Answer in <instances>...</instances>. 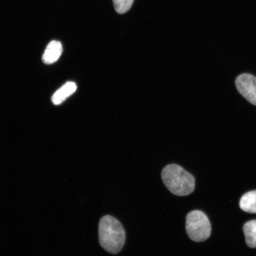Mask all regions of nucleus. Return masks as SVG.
<instances>
[{
  "label": "nucleus",
  "mask_w": 256,
  "mask_h": 256,
  "mask_svg": "<svg viewBox=\"0 0 256 256\" xmlns=\"http://www.w3.org/2000/svg\"><path fill=\"white\" fill-rule=\"evenodd\" d=\"M246 244L250 248H256V220L246 222L243 226Z\"/></svg>",
  "instance_id": "nucleus-8"
},
{
  "label": "nucleus",
  "mask_w": 256,
  "mask_h": 256,
  "mask_svg": "<svg viewBox=\"0 0 256 256\" xmlns=\"http://www.w3.org/2000/svg\"><path fill=\"white\" fill-rule=\"evenodd\" d=\"M238 90L250 103L256 106V76L244 73L236 80Z\"/></svg>",
  "instance_id": "nucleus-4"
},
{
  "label": "nucleus",
  "mask_w": 256,
  "mask_h": 256,
  "mask_svg": "<svg viewBox=\"0 0 256 256\" xmlns=\"http://www.w3.org/2000/svg\"><path fill=\"white\" fill-rule=\"evenodd\" d=\"M186 229L188 238L196 242L206 241L211 233L209 219L206 214L198 210L192 211L188 214Z\"/></svg>",
  "instance_id": "nucleus-3"
},
{
  "label": "nucleus",
  "mask_w": 256,
  "mask_h": 256,
  "mask_svg": "<svg viewBox=\"0 0 256 256\" xmlns=\"http://www.w3.org/2000/svg\"><path fill=\"white\" fill-rule=\"evenodd\" d=\"M162 178L166 187L177 196H187L194 190V176L177 164L166 166L162 170Z\"/></svg>",
  "instance_id": "nucleus-2"
},
{
  "label": "nucleus",
  "mask_w": 256,
  "mask_h": 256,
  "mask_svg": "<svg viewBox=\"0 0 256 256\" xmlns=\"http://www.w3.org/2000/svg\"><path fill=\"white\" fill-rule=\"evenodd\" d=\"M240 207L246 212L256 214V190L243 195L240 201Z\"/></svg>",
  "instance_id": "nucleus-7"
},
{
  "label": "nucleus",
  "mask_w": 256,
  "mask_h": 256,
  "mask_svg": "<svg viewBox=\"0 0 256 256\" xmlns=\"http://www.w3.org/2000/svg\"><path fill=\"white\" fill-rule=\"evenodd\" d=\"M76 85L75 82H70L64 84L62 88L56 92L52 98L53 104L58 105L76 91Z\"/></svg>",
  "instance_id": "nucleus-6"
},
{
  "label": "nucleus",
  "mask_w": 256,
  "mask_h": 256,
  "mask_svg": "<svg viewBox=\"0 0 256 256\" xmlns=\"http://www.w3.org/2000/svg\"><path fill=\"white\" fill-rule=\"evenodd\" d=\"M134 0H113L115 10L119 14H126L129 11Z\"/></svg>",
  "instance_id": "nucleus-9"
},
{
  "label": "nucleus",
  "mask_w": 256,
  "mask_h": 256,
  "mask_svg": "<svg viewBox=\"0 0 256 256\" xmlns=\"http://www.w3.org/2000/svg\"><path fill=\"white\" fill-rule=\"evenodd\" d=\"M62 46L59 41L52 40L48 44L42 57L44 63L51 64L56 62L62 56Z\"/></svg>",
  "instance_id": "nucleus-5"
},
{
  "label": "nucleus",
  "mask_w": 256,
  "mask_h": 256,
  "mask_svg": "<svg viewBox=\"0 0 256 256\" xmlns=\"http://www.w3.org/2000/svg\"><path fill=\"white\" fill-rule=\"evenodd\" d=\"M98 238L102 248L115 254L122 250L126 234L119 220L110 216H106L99 222Z\"/></svg>",
  "instance_id": "nucleus-1"
}]
</instances>
